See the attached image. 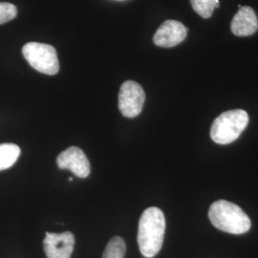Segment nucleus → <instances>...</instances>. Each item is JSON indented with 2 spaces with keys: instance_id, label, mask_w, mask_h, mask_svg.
<instances>
[{
  "instance_id": "nucleus-10",
  "label": "nucleus",
  "mask_w": 258,
  "mask_h": 258,
  "mask_svg": "<svg viewBox=\"0 0 258 258\" xmlns=\"http://www.w3.org/2000/svg\"><path fill=\"white\" fill-rule=\"evenodd\" d=\"M20 156V148L15 144L0 145V170L7 169L17 162Z\"/></svg>"
},
{
  "instance_id": "nucleus-12",
  "label": "nucleus",
  "mask_w": 258,
  "mask_h": 258,
  "mask_svg": "<svg viewBox=\"0 0 258 258\" xmlns=\"http://www.w3.org/2000/svg\"><path fill=\"white\" fill-rule=\"evenodd\" d=\"M194 11L204 19H210L215 8L219 7V0H190Z\"/></svg>"
},
{
  "instance_id": "nucleus-8",
  "label": "nucleus",
  "mask_w": 258,
  "mask_h": 258,
  "mask_svg": "<svg viewBox=\"0 0 258 258\" xmlns=\"http://www.w3.org/2000/svg\"><path fill=\"white\" fill-rule=\"evenodd\" d=\"M187 35V29L183 23L176 20H166L157 30L153 42L163 48H170L184 41Z\"/></svg>"
},
{
  "instance_id": "nucleus-1",
  "label": "nucleus",
  "mask_w": 258,
  "mask_h": 258,
  "mask_svg": "<svg viewBox=\"0 0 258 258\" xmlns=\"http://www.w3.org/2000/svg\"><path fill=\"white\" fill-rule=\"evenodd\" d=\"M166 232V218L156 207L147 209L139 222L138 245L141 253L147 258L154 257L162 249Z\"/></svg>"
},
{
  "instance_id": "nucleus-4",
  "label": "nucleus",
  "mask_w": 258,
  "mask_h": 258,
  "mask_svg": "<svg viewBox=\"0 0 258 258\" xmlns=\"http://www.w3.org/2000/svg\"><path fill=\"white\" fill-rule=\"evenodd\" d=\"M22 54L35 70L53 76L59 71V63L55 48L49 44L29 42L22 48Z\"/></svg>"
},
{
  "instance_id": "nucleus-7",
  "label": "nucleus",
  "mask_w": 258,
  "mask_h": 258,
  "mask_svg": "<svg viewBox=\"0 0 258 258\" xmlns=\"http://www.w3.org/2000/svg\"><path fill=\"white\" fill-rule=\"evenodd\" d=\"M74 246V234L70 231L63 233L46 232L43 240V248L48 258H70Z\"/></svg>"
},
{
  "instance_id": "nucleus-5",
  "label": "nucleus",
  "mask_w": 258,
  "mask_h": 258,
  "mask_svg": "<svg viewBox=\"0 0 258 258\" xmlns=\"http://www.w3.org/2000/svg\"><path fill=\"white\" fill-rule=\"evenodd\" d=\"M146 94L143 87L133 81L122 83L119 92V109L123 117L135 118L143 110Z\"/></svg>"
},
{
  "instance_id": "nucleus-13",
  "label": "nucleus",
  "mask_w": 258,
  "mask_h": 258,
  "mask_svg": "<svg viewBox=\"0 0 258 258\" xmlns=\"http://www.w3.org/2000/svg\"><path fill=\"white\" fill-rule=\"evenodd\" d=\"M18 15V9L14 4L8 2H0V24L7 23L15 19Z\"/></svg>"
},
{
  "instance_id": "nucleus-9",
  "label": "nucleus",
  "mask_w": 258,
  "mask_h": 258,
  "mask_svg": "<svg viewBox=\"0 0 258 258\" xmlns=\"http://www.w3.org/2000/svg\"><path fill=\"white\" fill-rule=\"evenodd\" d=\"M239 10L231 21V32L237 37L253 35L258 29V19L255 12L249 6L238 5Z\"/></svg>"
},
{
  "instance_id": "nucleus-11",
  "label": "nucleus",
  "mask_w": 258,
  "mask_h": 258,
  "mask_svg": "<svg viewBox=\"0 0 258 258\" xmlns=\"http://www.w3.org/2000/svg\"><path fill=\"white\" fill-rule=\"evenodd\" d=\"M125 243L121 237L115 236L108 242L102 258H124L125 255Z\"/></svg>"
},
{
  "instance_id": "nucleus-3",
  "label": "nucleus",
  "mask_w": 258,
  "mask_h": 258,
  "mask_svg": "<svg viewBox=\"0 0 258 258\" xmlns=\"http://www.w3.org/2000/svg\"><path fill=\"white\" fill-rule=\"evenodd\" d=\"M249 123V115L245 110L226 111L212 122L211 137L219 145H228L239 138Z\"/></svg>"
},
{
  "instance_id": "nucleus-2",
  "label": "nucleus",
  "mask_w": 258,
  "mask_h": 258,
  "mask_svg": "<svg viewBox=\"0 0 258 258\" xmlns=\"http://www.w3.org/2000/svg\"><path fill=\"white\" fill-rule=\"evenodd\" d=\"M212 225L220 231L243 234L249 231L251 222L249 216L235 204L218 200L212 204L209 212Z\"/></svg>"
},
{
  "instance_id": "nucleus-6",
  "label": "nucleus",
  "mask_w": 258,
  "mask_h": 258,
  "mask_svg": "<svg viewBox=\"0 0 258 258\" xmlns=\"http://www.w3.org/2000/svg\"><path fill=\"white\" fill-rule=\"evenodd\" d=\"M56 164L60 169H69L80 178H86L90 174L89 160L83 150L77 147H71L61 152L56 158Z\"/></svg>"
}]
</instances>
